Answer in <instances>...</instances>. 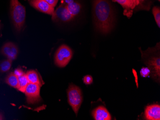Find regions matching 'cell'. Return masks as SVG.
<instances>
[{"instance_id":"8fae6325","label":"cell","mask_w":160,"mask_h":120,"mask_svg":"<svg viewBox=\"0 0 160 120\" xmlns=\"http://www.w3.org/2000/svg\"><path fill=\"white\" fill-rule=\"evenodd\" d=\"M92 116L96 120H110L111 116L108 111L104 106H99L94 109L92 113Z\"/></svg>"},{"instance_id":"2e32d148","label":"cell","mask_w":160,"mask_h":120,"mask_svg":"<svg viewBox=\"0 0 160 120\" xmlns=\"http://www.w3.org/2000/svg\"><path fill=\"white\" fill-rule=\"evenodd\" d=\"M18 78L19 83L18 89L22 93H25L26 88L29 83L28 78H27V75H26V74H24L18 77Z\"/></svg>"},{"instance_id":"484cf974","label":"cell","mask_w":160,"mask_h":120,"mask_svg":"<svg viewBox=\"0 0 160 120\" xmlns=\"http://www.w3.org/2000/svg\"><path fill=\"white\" fill-rule=\"evenodd\" d=\"M158 1H160V0H158Z\"/></svg>"},{"instance_id":"7c38bea8","label":"cell","mask_w":160,"mask_h":120,"mask_svg":"<svg viewBox=\"0 0 160 120\" xmlns=\"http://www.w3.org/2000/svg\"><path fill=\"white\" fill-rule=\"evenodd\" d=\"M26 75L29 83L38 84L41 87L44 84L43 80L41 79L39 74L34 70H31L28 71L26 73Z\"/></svg>"},{"instance_id":"9a60e30c","label":"cell","mask_w":160,"mask_h":120,"mask_svg":"<svg viewBox=\"0 0 160 120\" xmlns=\"http://www.w3.org/2000/svg\"><path fill=\"white\" fill-rule=\"evenodd\" d=\"M127 10H132L137 6L136 0H114Z\"/></svg>"},{"instance_id":"277c9868","label":"cell","mask_w":160,"mask_h":120,"mask_svg":"<svg viewBox=\"0 0 160 120\" xmlns=\"http://www.w3.org/2000/svg\"><path fill=\"white\" fill-rule=\"evenodd\" d=\"M73 55L72 49L68 46L62 45L56 52L55 55V64L58 67H66L71 60Z\"/></svg>"},{"instance_id":"e0dca14e","label":"cell","mask_w":160,"mask_h":120,"mask_svg":"<svg viewBox=\"0 0 160 120\" xmlns=\"http://www.w3.org/2000/svg\"><path fill=\"white\" fill-rule=\"evenodd\" d=\"M12 60L9 59L3 60L0 62V72L5 73L10 70L12 65Z\"/></svg>"},{"instance_id":"6da1fadb","label":"cell","mask_w":160,"mask_h":120,"mask_svg":"<svg viewBox=\"0 0 160 120\" xmlns=\"http://www.w3.org/2000/svg\"><path fill=\"white\" fill-rule=\"evenodd\" d=\"M93 15L94 25L98 31L107 34L112 30L114 12L108 0H93Z\"/></svg>"},{"instance_id":"7402d4cb","label":"cell","mask_w":160,"mask_h":120,"mask_svg":"<svg viewBox=\"0 0 160 120\" xmlns=\"http://www.w3.org/2000/svg\"><path fill=\"white\" fill-rule=\"evenodd\" d=\"M49 4L52 5L53 7H54L56 5L58 2L59 0H45Z\"/></svg>"},{"instance_id":"5bb4252c","label":"cell","mask_w":160,"mask_h":120,"mask_svg":"<svg viewBox=\"0 0 160 120\" xmlns=\"http://www.w3.org/2000/svg\"><path fill=\"white\" fill-rule=\"evenodd\" d=\"M5 81L8 85L13 88L18 89V78L13 72H11L6 76Z\"/></svg>"},{"instance_id":"d4e9b609","label":"cell","mask_w":160,"mask_h":120,"mask_svg":"<svg viewBox=\"0 0 160 120\" xmlns=\"http://www.w3.org/2000/svg\"><path fill=\"white\" fill-rule=\"evenodd\" d=\"M0 30H1V25H0Z\"/></svg>"},{"instance_id":"3957f363","label":"cell","mask_w":160,"mask_h":120,"mask_svg":"<svg viewBox=\"0 0 160 120\" xmlns=\"http://www.w3.org/2000/svg\"><path fill=\"white\" fill-rule=\"evenodd\" d=\"M67 96L68 103L77 115L83 100L81 89L74 84H71L67 90Z\"/></svg>"},{"instance_id":"8992f818","label":"cell","mask_w":160,"mask_h":120,"mask_svg":"<svg viewBox=\"0 0 160 120\" xmlns=\"http://www.w3.org/2000/svg\"><path fill=\"white\" fill-rule=\"evenodd\" d=\"M73 18L67 9L66 4L60 5L52 15V19L55 22H68Z\"/></svg>"},{"instance_id":"5b68a950","label":"cell","mask_w":160,"mask_h":120,"mask_svg":"<svg viewBox=\"0 0 160 120\" xmlns=\"http://www.w3.org/2000/svg\"><path fill=\"white\" fill-rule=\"evenodd\" d=\"M40 87L41 86L38 84L29 83L25 92L28 104H35L38 103L41 101Z\"/></svg>"},{"instance_id":"ba28073f","label":"cell","mask_w":160,"mask_h":120,"mask_svg":"<svg viewBox=\"0 0 160 120\" xmlns=\"http://www.w3.org/2000/svg\"><path fill=\"white\" fill-rule=\"evenodd\" d=\"M29 3L32 7L43 13L52 16L54 11V7L45 0H29Z\"/></svg>"},{"instance_id":"52a82bcc","label":"cell","mask_w":160,"mask_h":120,"mask_svg":"<svg viewBox=\"0 0 160 120\" xmlns=\"http://www.w3.org/2000/svg\"><path fill=\"white\" fill-rule=\"evenodd\" d=\"M1 53L7 59L11 60H16L18 55V46L13 42H8L4 44L1 50Z\"/></svg>"},{"instance_id":"4fadbf2b","label":"cell","mask_w":160,"mask_h":120,"mask_svg":"<svg viewBox=\"0 0 160 120\" xmlns=\"http://www.w3.org/2000/svg\"><path fill=\"white\" fill-rule=\"evenodd\" d=\"M66 5L67 9L73 17L79 14L81 9V5L78 2L73 1L66 4Z\"/></svg>"},{"instance_id":"ac0fdd59","label":"cell","mask_w":160,"mask_h":120,"mask_svg":"<svg viewBox=\"0 0 160 120\" xmlns=\"http://www.w3.org/2000/svg\"><path fill=\"white\" fill-rule=\"evenodd\" d=\"M152 13L154 16L156 24L159 27H160V9L157 6H155L152 9Z\"/></svg>"},{"instance_id":"603a6c76","label":"cell","mask_w":160,"mask_h":120,"mask_svg":"<svg viewBox=\"0 0 160 120\" xmlns=\"http://www.w3.org/2000/svg\"><path fill=\"white\" fill-rule=\"evenodd\" d=\"M136 1L137 3V6L145 1V0H136Z\"/></svg>"},{"instance_id":"ffe728a7","label":"cell","mask_w":160,"mask_h":120,"mask_svg":"<svg viewBox=\"0 0 160 120\" xmlns=\"http://www.w3.org/2000/svg\"><path fill=\"white\" fill-rule=\"evenodd\" d=\"M83 81L86 85H90L93 82L92 77L90 75H86L83 77Z\"/></svg>"},{"instance_id":"cb8c5ba5","label":"cell","mask_w":160,"mask_h":120,"mask_svg":"<svg viewBox=\"0 0 160 120\" xmlns=\"http://www.w3.org/2000/svg\"><path fill=\"white\" fill-rule=\"evenodd\" d=\"M4 116L2 113L0 112V120H4Z\"/></svg>"},{"instance_id":"44dd1931","label":"cell","mask_w":160,"mask_h":120,"mask_svg":"<svg viewBox=\"0 0 160 120\" xmlns=\"http://www.w3.org/2000/svg\"><path fill=\"white\" fill-rule=\"evenodd\" d=\"M13 73H14V75H16L18 77H19V76H21V75L25 74L24 72H23V70L20 69H16V70H14V72H13Z\"/></svg>"},{"instance_id":"7a4b0ae2","label":"cell","mask_w":160,"mask_h":120,"mask_svg":"<svg viewBox=\"0 0 160 120\" xmlns=\"http://www.w3.org/2000/svg\"><path fill=\"white\" fill-rule=\"evenodd\" d=\"M10 15L14 29L20 33L25 24L26 8L18 0H10Z\"/></svg>"},{"instance_id":"d6986e66","label":"cell","mask_w":160,"mask_h":120,"mask_svg":"<svg viewBox=\"0 0 160 120\" xmlns=\"http://www.w3.org/2000/svg\"><path fill=\"white\" fill-rule=\"evenodd\" d=\"M140 74L142 77L143 78H146V77L150 76L151 74V70L149 68L144 67L141 69Z\"/></svg>"},{"instance_id":"30bf717a","label":"cell","mask_w":160,"mask_h":120,"mask_svg":"<svg viewBox=\"0 0 160 120\" xmlns=\"http://www.w3.org/2000/svg\"><path fill=\"white\" fill-rule=\"evenodd\" d=\"M145 117L146 120H160V106L153 104L148 106L145 110Z\"/></svg>"},{"instance_id":"9c48e42d","label":"cell","mask_w":160,"mask_h":120,"mask_svg":"<svg viewBox=\"0 0 160 120\" xmlns=\"http://www.w3.org/2000/svg\"><path fill=\"white\" fill-rule=\"evenodd\" d=\"M145 63L148 66L151 70V74L154 78L160 79V57H152Z\"/></svg>"}]
</instances>
